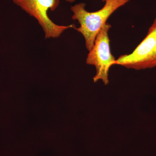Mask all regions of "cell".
<instances>
[{"mask_svg": "<svg viewBox=\"0 0 156 156\" xmlns=\"http://www.w3.org/2000/svg\"><path fill=\"white\" fill-rule=\"evenodd\" d=\"M65 1H66V2H68L73 3V2H74L76 0H65ZM101 1H102V2H105L106 0H101Z\"/></svg>", "mask_w": 156, "mask_h": 156, "instance_id": "cell-5", "label": "cell"}, {"mask_svg": "<svg viewBox=\"0 0 156 156\" xmlns=\"http://www.w3.org/2000/svg\"><path fill=\"white\" fill-rule=\"evenodd\" d=\"M116 65L135 70L156 67V16L142 41L132 53L117 58Z\"/></svg>", "mask_w": 156, "mask_h": 156, "instance_id": "cell-4", "label": "cell"}, {"mask_svg": "<svg viewBox=\"0 0 156 156\" xmlns=\"http://www.w3.org/2000/svg\"><path fill=\"white\" fill-rule=\"evenodd\" d=\"M111 27L106 23L101 29L86 59L87 64L95 67L96 74L93 78L94 83L101 80L105 85L109 83V71L116 59L112 54L110 46L108 32Z\"/></svg>", "mask_w": 156, "mask_h": 156, "instance_id": "cell-2", "label": "cell"}, {"mask_svg": "<svg viewBox=\"0 0 156 156\" xmlns=\"http://www.w3.org/2000/svg\"><path fill=\"white\" fill-rule=\"evenodd\" d=\"M13 3L29 15L37 20L43 28L46 39L56 38L69 28H74V24L58 25L50 19L49 10L54 11L59 5L60 0H13Z\"/></svg>", "mask_w": 156, "mask_h": 156, "instance_id": "cell-3", "label": "cell"}, {"mask_svg": "<svg viewBox=\"0 0 156 156\" xmlns=\"http://www.w3.org/2000/svg\"><path fill=\"white\" fill-rule=\"evenodd\" d=\"M130 0H106L101 9L94 12H89L86 9V4L80 3L72 6V19L77 20L80 27H75L82 34L85 40V45L88 50H90L94 44L98 32L109 17L115 11L129 2Z\"/></svg>", "mask_w": 156, "mask_h": 156, "instance_id": "cell-1", "label": "cell"}]
</instances>
